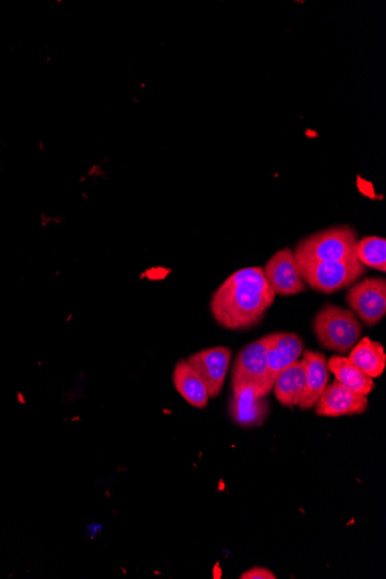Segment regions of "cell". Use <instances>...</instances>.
<instances>
[{
  "label": "cell",
  "mask_w": 386,
  "mask_h": 579,
  "mask_svg": "<svg viewBox=\"0 0 386 579\" xmlns=\"http://www.w3.org/2000/svg\"><path fill=\"white\" fill-rule=\"evenodd\" d=\"M271 340L272 334H267L244 347L237 355L232 373L233 392L252 386L262 396L267 373V352Z\"/></svg>",
  "instance_id": "cell-5"
},
{
  "label": "cell",
  "mask_w": 386,
  "mask_h": 579,
  "mask_svg": "<svg viewBox=\"0 0 386 579\" xmlns=\"http://www.w3.org/2000/svg\"><path fill=\"white\" fill-rule=\"evenodd\" d=\"M277 575L270 569L264 567H254L241 574L240 579H277Z\"/></svg>",
  "instance_id": "cell-18"
},
{
  "label": "cell",
  "mask_w": 386,
  "mask_h": 579,
  "mask_svg": "<svg viewBox=\"0 0 386 579\" xmlns=\"http://www.w3.org/2000/svg\"><path fill=\"white\" fill-rule=\"evenodd\" d=\"M263 272L267 284L276 295H296L307 291L291 249L276 252L264 266Z\"/></svg>",
  "instance_id": "cell-8"
},
{
  "label": "cell",
  "mask_w": 386,
  "mask_h": 579,
  "mask_svg": "<svg viewBox=\"0 0 386 579\" xmlns=\"http://www.w3.org/2000/svg\"><path fill=\"white\" fill-rule=\"evenodd\" d=\"M306 388V368L302 361H296L282 370L273 386L274 396L285 407L298 406Z\"/></svg>",
  "instance_id": "cell-14"
},
{
  "label": "cell",
  "mask_w": 386,
  "mask_h": 579,
  "mask_svg": "<svg viewBox=\"0 0 386 579\" xmlns=\"http://www.w3.org/2000/svg\"><path fill=\"white\" fill-rule=\"evenodd\" d=\"M304 284L314 291L332 294L350 287L366 273L356 257L338 262H318L298 264Z\"/></svg>",
  "instance_id": "cell-4"
},
{
  "label": "cell",
  "mask_w": 386,
  "mask_h": 579,
  "mask_svg": "<svg viewBox=\"0 0 386 579\" xmlns=\"http://www.w3.org/2000/svg\"><path fill=\"white\" fill-rule=\"evenodd\" d=\"M302 356V362L306 368V388L298 406L301 410L307 411L316 406L319 398L328 388L330 370L324 354L306 351Z\"/></svg>",
  "instance_id": "cell-12"
},
{
  "label": "cell",
  "mask_w": 386,
  "mask_h": 579,
  "mask_svg": "<svg viewBox=\"0 0 386 579\" xmlns=\"http://www.w3.org/2000/svg\"><path fill=\"white\" fill-rule=\"evenodd\" d=\"M173 382L177 392L191 406L204 410L209 405V391H207L202 377L187 360L176 363Z\"/></svg>",
  "instance_id": "cell-13"
},
{
  "label": "cell",
  "mask_w": 386,
  "mask_h": 579,
  "mask_svg": "<svg viewBox=\"0 0 386 579\" xmlns=\"http://www.w3.org/2000/svg\"><path fill=\"white\" fill-rule=\"evenodd\" d=\"M369 402L367 396L359 395L343 384L334 381L325 389L319 398L315 413L318 417L340 418L347 415H358L368 410Z\"/></svg>",
  "instance_id": "cell-10"
},
{
  "label": "cell",
  "mask_w": 386,
  "mask_h": 579,
  "mask_svg": "<svg viewBox=\"0 0 386 579\" xmlns=\"http://www.w3.org/2000/svg\"><path fill=\"white\" fill-rule=\"evenodd\" d=\"M358 234L353 227L338 226L304 237L293 251L296 264L338 262L355 257Z\"/></svg>",
  "instance_id": "cell-2"
},
{
  "label": "cell",
  "mask_w": 386,
  "mask_h": 579,
  "mask_svg": "<svg viewBox=\"0 0 386 579\" xmlns=\"http://www.w3.org/2000/svg\"><path fill=\"white\" fill-rule=\"evenodd\" d=\"M232 360L229 347L218 346L192 354L187 360L204 381L210 398L220 395Z\"/></svg>",
  "instance_id": "cell-9"
},
{
  "label": "cell",
  "mask_w": 386,
  "mask_h": 579,
  "mask_svg": "<svg viewBox=\"0 0 386 579\" xmlns=\"http://www.w3.org/2000/svg\"><path fill=\"white\" fill-rule=\"evenodd\" d=\"M303 351L304 343L299 334L292 332L272 333L269 352H267V373L262 396L270 395L281 371L298 361Z\"/></svg>",
  "instance_id": "cell-7"
},
{
  "label": "cell",
  "mask_w": 386,
  "mask_h": 579,
  "mask_svg": "<svg viewBox=\"0 0 386 579\" xmlns=\"http://www.w3.org/2000/svg\"><path fill=\"white\" fill-rule=\"evenodd\" d=\"M355 257L366 267L386 271V240L381 236H366L356 242Z\"/></svg>",
  "instance_id": "cell-17"
},
{
  "label": "cell",
  "mask_w": 386,
  "mask_h": 579,
  "mask_svg": "<svg viewBox=\"0 0 386 579\" xmlns=\"http://www.w3.org/2000/svg\"><path fill=\"white\" fill-rule=\"evenodd\" d=\"M230 418L242 428L262 426L270 412L266 397L259 395L255 388L246 386L233 392L230 400Z\"/></svg>",
  "instance_id": "cell-11"
},
{
  "label": "cell",
  "mask_w": 386,
  "mask_h": 579,
  "mask_svg": "<svg viewBox=\"0 0 386 579\" xmlns=\"http://www.w3.org/2000/svg\"><path fill=\"white\" fill-rule=\"evenodd\" d=\"M362 324L351 309L333 304L325 306L315 317L314 332L325 350L346 354L359 343Z\"/></svg>",
  "instance_id": "cell-3"
},
{
  "label": "cell",
  "mask_w": 386,
  "mask_h": 579,
  "mask_svg": "<svg viewBox=\"0 0 386 579\" xmlns=\"http://www.w3.org/2000/svg\"><path fill=\"white\" fill-rule=\"evenodd\" d=\"M354 366L370 378L381 377L386 367V354L382 344L366 337L359 340L351 351L350 358Z\"/></svg>",
  "instance_id": "cell-16"
},
{
  "label": "cell",
  "mask_w": 386,
  "mask_h": 579,
  "mask_svg": "<svg viewBox=\"0 0 386 579\" xmlns=\"http://www.w3.org/2000/svg\"><path fill=\"white\" fill-rule=\"evenodd\" d=\"M276 300L262 267L236 271L214 293L212 315L222 328L249 330L262 322Z\"/></svg>",
  "instance_id": "cell-1"
},
{
  "label": "cell",
  "mask_w": 386,
  "mask_h": 579,
  "mask_svg": "<svg viewBox=\"0 0 386 579\" xmlns=\"http://www.w3.org/2000/svg\"><path fill=\"white\" fill-rule=\"evenodd\" d=\"M355 316L368 326L380 323L386 315V281L369 278L355 282L346 295Z\"/></svg>",
  "instance_id": "cell-6"
},
{
  "label": "cell",
  "mask_w": 386,
  "mask_h": 579,
  "mask_svg": "<svg viewBox=\"0 0 386 579\" xmlns=\"http://www.w3.org/2000/svg\"><path fill=\"white\" fill-rule=\"evenodd\" d=\"M328 367L334 377H336V381L343 384L345 388L359 393V395L369 396L376 388L373 378L363 374L345 356L333 355L328 361Z\"/></svg>",
  "instance_id": "cell-15"
}]
</instances>
